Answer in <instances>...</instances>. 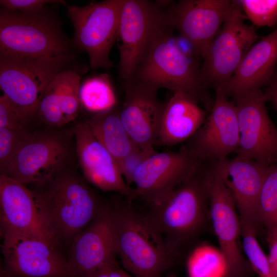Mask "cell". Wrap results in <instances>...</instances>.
Masks as SVG:
<instances>
[{"label":"cell","mask_w":277,"mask_h":277,"mask_svg":"<svg viewBox=\"0 0 277 277\" xmlns=\"http://www.w3.org/2000/svg\"><path fill=\"white\" fill-rule=\"evenodd\" d=\"M80 80L79 74L69 68L58 74L45 90L46 101L62 114L65 125L74 120L78 114Z\"/></svg>","instance_id":"25"},{"label":"cell","mask_w":277,"mask_h":277,"mask_svg":"<svg viewBox=\"0 0 277 277\" xmlns=\"http://www.w3.org/2000/svg\"><path fill=\"white\" fill-rule=\"evenodd\" d=\"M232 96L240 132L236 155L270 166L277 164V129L267 113L264 93L254 89Z\"/></svg>","instance_id":"12"},{"label":"cell","mask_w":277,"mask_h":277,"mask_svg":"<svg viewBox=\"0 0 277 277\" xmlns=\"http://www.w3.org/2000/svg\"><path fill=\"white\" fill-rule=\"evenodd\" d=\"M189 277H224L226 264L220 250L201 245L189 254L186 262Z\"/></svg>","instance_id":"27"},{"label":"cell","mask_w":277,"mask_h":277,"mask_svg":"<svg viewBox=\"0 0 277 277\" xmlns=\"http://www.w3.org/2000/svg\"><path fill=\"white\" fill-rule=\"evenodd\" d=\"M1 237V277H74L67 259L43 240L18 234Z\"/></svg>","instance_id":"14"},{"label":"cell","mask_w":277,"mask_h":277,"mask_svg":"<svg viewBox=\"0 0 277 277\" xmlns=\"http://www.w3.org/2000/svg\"><path fill=\"white\" fill-rule=\"evenodd\" d=\"M87 122L93 134L117 162L136 147L122 122L118 105L92 115Z\"/></svg>","instance_id":"24"},{"label":"cell","mask_w":277,"mask_h":277,"mask_svg":"<svg viewBox=\"0 0 277 277\" xmlns=\"http://www.w3.org/2000/svg\"><path fill=\"white\" fill-rule=\"evenodd\" d=\"M192 96L173 92L165 103L155 146L171 147L187 141L204 122L208 111Z\"/></svg>","instance_id":"23"},{"label":"cell","mask_w":277,"mask_h":277,"mask_svg":"<svg viewBox=\"0 0 277 277\" xmlns=\"http://www.w3.org/2000/svg\"><path fill=\"white\" fill-rule=\"evenodd\" d=\"M246 18L253 25L271 27L277 23V0L238 1Z\"/></svg>","instance_id":"30"},{"label":"cell","mask_w":277,"mask_h":277,"mask_svg":"<svg viewBox=\"0 0 277 277\" xmlns=\"http://www.w3.org/2000/svg\"><path fill=\"white\" fill-rule=\"evenodd\" d=\"M31 128H0V175H5L21 142Z\"/></svg>","instance_id":"31"},{"label":"cell","mask_w":277,"mask_h":277,"mask_svg":"<svg viewBox=\"0 0 277 277\" xmlns=\"http://www.w3.org/2000/svg\"><path fill=\"white\" fill-rule=\"evenodd\" d=\"M79 100L81 105L92 115L117 105L112 85L106 74L85 81L80 87Z\"/></svg>","instance_id":"26"},{"label":"cell","mask_w":277,"mask_h":277,"mask_svg":"<svg viewBox=\"0 0 277 277\" xmlns=\"http://www.w3.org/2000/svg\"><path fill=\"white\" fill-rule=\"evenodd\" d=\"M152 154L135 147L130 153L117 162L121 173L128 185L130 186L133 184L134 175L137 169Z\"/></svg>","instance_id":"33"},{"label":"cell","mask_w":277,"mask_h":277,"mask_svg":"<svg viewBox=\"0 0 277 277\" xmlns=\"http://www.w3.org/2000/svg\"><path fill=\"white\" fill-rule=\"evenodd\" d=\"M71 128L77 163L87 182L103 191L117 192L130 202L136 199L135 189L127 184L116 161L93 134L87 121Z\"/></svg>","instance_id":"18"},{"label":"cell","mask_w":277,"mask_h":277,"mask_svg":"<svg viewBox=\"0 0 277 277\" xmlns=\"http://www.w3.org/2000/svg\"><path fill=\"white\" fill-rule=\"evenodd\" d=\"M116 255L110 202L71 242L68 262L74 277H89Z\"/></svg>","instance_id":"20"},{"label":"cell","mask_w":277,"mask_h":277,"mask_svg":"<svg viewBox=\"0 0 277 277\" xmlns=\"http://www.w3.org/2000/svg\"><path fill=\"white\" fill-rule=\"evenodd\" d=\"M33 186L31 190L41 214L58 246L71 243L108 202L90 187L76 165Z\"/></svg>","instance_id":"1"},{"label":"cell","mask_w":277,"mask_h":277,"mask_svg":"<svg viewBox=\"0 0 277 277\" xmlns=\"http://www.w3.org/2000/svg\"><path fill=\"white\" fill-rule=\"evenodd\" d=\"M171 29L166 25L156 36L132 79L157 90L187 94L204 103L209 111L213 103L205 93L197 58L183 50Z\"/></svg>","instance_id":"4"},{"label":"cell","mask_w":277,"mask_h":277,"mask_svg":"<svg viewBox=\"0 0 277 277\" xmlns=\"http://www.w3.org/2000/svg\"><path fill=\"white\" fill-rule=\"evenodd\" d=\"M210 222L225 261L224 277H250L239 247L241 226L232 194L213 166L207 170Z\"/></svg>","instance_id":"15"},{"label":"cell","mask_w":277,"mask_h":277,"mask_svg":"<svg viewBox=\"0 0 277 277\" xmlns=\"http://www.w3.org/2000/svg\"><path fill=\"white\" fill-rule=\"evenodd\" d=\"M157 89L132 79L125 82L124 100L120 108L122 122L134 145L154 153L165 103L161 102Z\"/></svg>","instance_id":"17"},{"label":"cell","mask_w":277,"mask_h":277,"mask_svg":"<svg viewBox=\"0 0 277 277\" xmlns=\"http://www.w3.org/2000/svg\"><path fill=\"white\" fill-rule=\"evenodd\" d=\"M166 25L163 9L147 0H124L116 41L119 70L125 82L131 81L153 41Z\"/></svg>","instance_id":"9"},{"label":"cell","mask_w":277,"mask_h":277,"mask_svg":"<svg viewBox=\"0 0 277 277\" xmlns=\"http://www.w3.org/2000/svg\"><path fill=\"white\" fill-rule=\"evenodd\" d=\"M232 4L229 0H182L163 10L166 24L179 32L201 57L220 30Z\"/></svg>","instance_id":"16"},{"label":"cell","mask_w":277,"mask_h":277,"mask_svg":"<svg viewBox=\"0 0 277 277\" xmlns=\"http://www.w3.org/2000/svg\"><path fill=\"white\" fill-rule=\"evenodd\" d=\"M30 126L3 94L0 97V128L22 129L31 128Z\"/></svg>","instance_id":"32"},{"label":"cell","mask_w":277,"mask_h":277,"mask_svg":"<svg viewBox=\"0 0 277 277\" xmlns=\"http://www.w3.org/2000/svg\"><path fill=\"white\" fill-rule=\"evenodd\" d=\"M240 226L244 251L251 268L260 277H273L267 255L256 239L258 228L252 224L241 222Z\"/></svg>","instance_id":"28"},{"label":"cell","mask_w":277,"mask_h":277,"mask_svg":"<svg viewBox=\"0 0 277 277\" xmlns=\"http://www.w3.org/2000/svg\"><path fill=\"white\" fill-rule=\"evenodd\" d=\"M160 277H177L174 273H169L164 276H161Z\"/></svg>","instance_id":"38"},{"label":"cell","mask_w":277,"mask_h":277,"mask_svg":"<svg viewBox=\"0 0 277 277\" xmlns=\"http://www.w3.org/2000/svg\"><path fill=\"white\" fill-rule=\"evenodd\" d=\"M213 165L232 194L240 222L259 228V197L270 166L237 155Z\"/></svg>","instance_id":"21"},{"label":"cell","mask_w":277,"mask_h":277,"mask_svg":"<svg viewBox=\"0 0 277 277\" xmlns=\"http://www.w3.org/2000/svg\"><path fill=\"white\" fill-rule=\"evenodd\" d=\"M60 23L44 9L23 13L0 12V56L56 57L69 54Z\"/></svg>","instance_id":"6"},{"label":"cell","mask_w":277,"mask_h":277,"mask_svg":"<svg viewBox=\"0 0 277 277\" xmlns=\"http://www.w3.org/2000/svg\"><path fill=\"white\" fill-rule=\"evenodd\" d=\"M116 255L136 277H160L180 258L173 253L145 213L129 204L110 202Z\"/></svg>","instance_id":"2"},{"label":"cell","mask_w":277,"mask_h":277,"mask_svg":"<svg viewBox=\"0 0 277 277\" xmlns=\"http://www.w3.org/2000/svg\"><path fill=\"white\" fill-rule=\"evenodd\" d=\"M207 167L201 164L160 206L146 213L168 248L180 258L210 222Z\"/></svg>","instance_id":"3"},{"label":"cell","mask_w":277,"mask_h":277,"mask_svg":"<svg viewBox=\"0 0 277 277\" xmlns=\"http://www.w3.org/2000/svg\"><path fill=\"white\" fill-rule=\"evenodd\" d=\"M89 277H108L104 266L92 274Z\"/></svg>","instance_id":"37"},{"label":"cell","mask_w":277,"mask_h":277,"mask_svg":"<svg viewBox=\"0 0 277 277\" xmlns=\"http://www.w3.org/2000/svg\"><path fill=\"white\" fill-rule=\"evenodd\" d=\"M264 93L267 101H270L277 111V72H274Z\"/></svg>","instance_id":"36"},{"label":"cell","mask_w":277,"mask_h":277,"mask_svg":"<svg viewBox=\"0 0 277 277\" xmlns=\"http://www.w3.org/2000/svg\"><path fill=\"white\" fill-rule=\"evenodd\" d=\"M77 163L71 128L30 130L18 146L4 175L24 185L44 182Z\"/></svg>","instance_id":"5"},{"label":"cell","mask_w":277,"mask_h":277,"mask_svg":"<svg viewBox=\"0 0 277 277\" xmlns=\"http://www.w3.org/2000/svg\"><path fill=\"white\" fill-rule=\"evenodd\" d=\"M266 239L269 247L267 255L271 272L273 277L277 276V226L266 228Z\"/></svg>","instance_id":"35"},{"label":"cell","mask_w":277,"mask_h":277,"mask_svg":"<svg viewBox=\"0 0 277 277\" xmlns=\"http://www.w3.org/2000/svg\"><path fill=\"white\" fill-rule=\"evenodd\" d=\"M277 62V28L262 37L247 51L233 76L221 87L234 95L267 85Z\"/></svg>","instance_id":"22"},{"label":"cell","mask_w":277,"mask_h":277,"mask_svg":"<svg viewBox=\"0 0 277 277\" xmlns=\"http://www.w3.org/2000/svg\"><path fill=\"white\" fill-rule=\"evenodd\" d=\"M70 54L56 57L0 56V87L23 118L30 125L50 82L69 69Z\"/></svg>","instance_id":"7"},{"label":"cell","mask_w":277,"mask_h":277,"mask_svg":"<svg viewBox=\"0 0 277 277\" xmlns=\"http://www.w3.org/2000/svg\"><path fill=\"white\" fill-rule=\"evenodd\" d=\"M246 18L238 1H232L220 30L202 57L201 76L206 87L224 85L259 38L254 26L245 23Z\"/></svg>","instance_id":"8"},{"label":"cell","mask_w":277,"mask_h":277,"mask_svg":"<svg viewBox=\"0 0 277 277\" xmlns=\"http://www.w3.org/2000/svg\"><path fill=\"white\" fill-rule=\"evenodd\" d=\"M277 277V276H276Z\"/></svg>","instance_id":"39"},{"label":"cell","mask_w":277,"mask_h":277,"mask_svg":"<svg viewBox=\"0 0 277 277\" xmlns=\"http://www.w3.org/2000/svg\"><path fill=\"white\" fill-rule=\"evenodd\" d=\"M0 225L1 236L31 235L59 247L44 221L32 190L4 175H0Z\"/></svg>","instance_id":"19"},{"label":"cell","mask_w":277,"mask_h":277,"mask_svg":"<svg viewBox=\"0 0 277 277\" xmlns=\"http://www.w3.org/2000/svg\"><path fill=\"white\" fill-rule=\"evenodd\" d=\"M215 96L204 122L184 145L201 164L212 165L237 151L240 132L234 101L220 86L214 88Z\"/></svg>","instance_id":"13"},{"label":"cell","mask_w":277,"mask_h":277,"mask_svg":"<svg viewBox=\"0 0 277 277\" xmlns=\"http://www.w3.org/2000/svg\"><path fill=\"white\" fill-rule=\"evenodd\" d=\"M201 164L184 145L177 151L156 152L141 164L134 174L133 184L137 199L149 210L159 207Z\"/></svg>","instance_id":"11"},{"label":"cell","mask_w":277,"mask_h":277,"mask_svg":"<svg viewBox=\"0 0 277 277\" xmlns=\"http://www.w3.org/2000/svg\"><path fill=\"white\" fill-rule=\"evenodd\" d=\"M258 213L261 225L277 226V164L269 167L259 197Z\"/></svg>","instance_id":"29"},{"label":"cell","mask_w":277,"mask_h":277,"mask_svg":"<svg viewBox=\"0 0 277 277\" xmlns=\"http://www.w3.org/2000/svg\"><path fill=\"white\" fill-rule=\"evenodd\" d=\"M64 3L63 1L49 0H1L3 8L23 13H33L44 9L47 4Z\"/></svg>","instance_id":"34"},{"label":"cell","mask_w":277,"mask_h":277,"mask_svg":"<svg viewBox=\"0 0 277 277\" xmlns=\"http://www.w3.org/2000/svg\"><path fill=\"white\" fill-rule=\"evenodd\" d=\"M124 0L91 3L83 7L67 6L76 44L88 54L92 68L112 67L110 51L116 41Z\"/></svg>","instance_id":"10"}]
</instances>
